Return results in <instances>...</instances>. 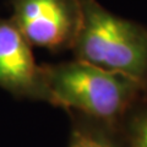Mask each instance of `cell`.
Masks as SVG:
<instances>
[{"label":"cell","instance_id":"1","mask_svg":"<svg viewBox=\"0 0 147 147\" xmlns=\"http://www.w3.org/2000/svg\"><path fill=\"white\" fill-rule=\"evenodd\" d=\"M47 103L112 124H119L147 91L118 72L80 59L40 64Z\"/></svg>","mask_w":147,"mask_h":147},{"label":"cell","instance_id":"2","mask_svg":"<svg viewBox=\"0 0 147 147\" xmlns=\"http://www.w3.org/2000/svg\"><path fill=\"white\" fill-rule=\"evenodd\" d=\"M74 58L118 72L147 91V27L110 12L97 0H77Z\"/></svg>","mask_w":147,"mask_h":147},{"label":"cell","instance_id":"3","mask_svg":"<svg viewBox=\"0 0 147 147\" xmlns=\"http://www.w3.org/2000/svg\"><path fill=\"white\" fill-rule=\"evenodd\" d=\"M10 20L32 47L52 54L71 50L80 24L77 0H7Z\"/></svg>","mask_w":147,"mask_h":147},{"label":"cell","instance_id":"4","mask_svg":"<svg viewBox=\"0 0 147 147\" xmlns=\"http://www.w3.org/2000/svg\"><path fill=\"white\" fill-rule=\"evenodd\" d=\"M0 88L16 99L47 102L40 65L32 45L11 20L0 18Z\"/></svg>","mask_w":147,"mask_h":147},{"label":"cell","instance_id":"5","mask_svg":"<svg viewBox=\"0 0 147 147\" xmlns=\"http://www.w3.org/2000/svg\"><path fill=\"white\" fill-rule=\"evenodd\" d=\"M70 119L67 147H126L119 124H112L75 112Z\"/></svg>","mask_w":147,"mask_h":147},{"label":"cell","instance_id":"6","mask_svg":"<svg viewBox=\"0 0 147 147\" xmlns=\"http://www.w3.org/2000/svg\"><path fill=\"white\" fill-rule=\"evenodd\" d=\"M119 129L126 147H147V96L125 114Z\"/></svg>","mask_w":147,"mask_h":147}]
</instances>
